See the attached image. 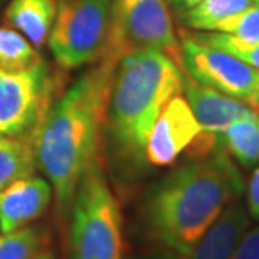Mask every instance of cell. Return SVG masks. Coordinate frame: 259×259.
Listing matches in <instances>:
<instances>
[{
  "mask_svg": "<svg viewBox=\"0 0 259 259\" xmlns=\"http://www.w3.org/2000/svg\"><path fill=\"white\" fill-rule=\"evenodd\" d=\"M35 168L32 143L25 138L0 135V190L15 180L30 177Z\"/></svg>",
  "mask_w": 259,
  "mask_h": 259,
  "instance_id": "cell-15",
  "label": "cell"
},
{
  "mask_svg": "<svg viewBox=\"0 0 259 259\" xmlns=\"http://www.w3.org/2000/svg\"><path fill=\"white\" fill-rule=\"evenodd\" d=\"M113 0H58L49 46L63 69L100 63L108 53Z\"/></svg>",
  "mask_w": 259,
  "mask_h": 259,
  "instance_id": "cell-5",
  "label": "cell"
},
{
  "mask_svg": "<svg viewBox=\"0 0 259 259\" xmlns=\"http://www.w3.org/2000/svg\"><path fill=\"white\" fill-rule=\"evenodd\" d=\"M140 49H157L184 67L182 51L163 0H113L111 34L105 58L120 61L121 56Z\"/></svg>",
  "mask_w": 259,
  "mask_h": 259,
  "instance_id": "cell-6",
  "label": "cell"
},
{
  "mask_svg": "<svg viewBox=\"0 0 259 259\" xmlns=\"http://www.w3.org/2000/svg\"><path fill=\"white\" fill-rule=\"evenodd\" d=\"M34 259H54V256H53V252H51V251H42V252H39V254L35 256Z\"/></svg>",
  "mask_w": 259,
  "mask_h": 259,
  "instance_id": "cell-23",
  "label": "cell"
},
{
  "mask_svg": "<svg viewBox=\"0 0 259 259\" xmlns=\"http://www.w3.org/2000/svg\"><path fill=\"white\" fill-rule=\"evenodd\" d=\"M37 51L12 27H0V69L22 71L40 63Z\"/></svg>",
  "mask_w": 259,
  "mask_h": 259,
  "instance_id": "cell-16",
  "label": "cell"
},
{
  "mask_svg": "<svg viewBox=\"0 0 259 259\" xmlns=\"http://www.w3.org/2000/svg\"><path fill=\"white\" fill-rule=\"evenodd\" d=\"M2 2H4V0H0V5H2Z\"/></svg>",
  "mask_w": 259,
  "mask_h": 259,
  "instance_id": "cell-25",
  "label": "cell"
},
{
  "mask_svg": "<svg viewBox=\"0 0 259 259\" xmlns=\"http://www.w3.org/2000/svg\"><path fill=\"white\" fill-rule=\"evenodd\" d=\"M242 190L244 180L219 142L207 157L190 158L152 189L145 204L150 234L184 254Z\"/></svg>",
  "mask_w": 259,
  "mask_h": 259,
  "instance_id": "cell-2",
  "label": "cell"
},
{
  "mask_svg": "<svg viewBox=\"0 0 259 259\" xmlns=\"http://www.w3.org/2000/svg\"><path fill=\"white\" fill-rule=\"evenodd\" d=\"M219 138L226 152L242 167L252 168L259 163V113L231 123Z\"/></svg>",
  "mask_w": 259,
  "mask_h": 259,
  "instance_id": "cell-14",
  "label": "cell"
},
{
  "mask_svg": "<svg viewBox=\"0 0 259 259\" xmlns=\"http://www.w3.org/2000/svg\"><path fill=\"white\" fill-rule=\"evenodd\" d=\"M53 189L40 177H25L15 180L0 190V231L10 232L44 214L51 204Z\"/></svg>",
  "mask_w": 259,
  "mask_h": 259,
  "instance_id": "cell-11",
  "label": "cell"
},
{
  "mask_svg": "<svg viewBox=\"0 0 259 259\" xmlns=\"http://www.w3.org/2000/svg\"><path fill=\"white\" fill-rule=\"evenodd\" d=\"M184 88V67L157 49L121 56L115 67L108 121L123 152L140 160L155 120Z\"/></svg>",
  "mask_w": 259,
  "mask_h": 259,
  "instance_id": "cell-3",
  "label": "cell"
},
{
  "mask_svg": "<svg viewBox=\"0 0 259 259\" xmlns=\"http://www.w3.org/2000/svg\"><path fill=\"white\" fill-rule=\"evenodd\" d=\"M44 244L37 227H20L0 236V259H34Z\"/></svg>",
  "mask_w": 259,
  "mask_h": 259,
  "instance_id": "cell-18",
  "label": "cell"
},
{
  "mask_svg": "<svg viewBox=\"0 0 259 259\" xmlns=\"http://www.w3.org/2000/svg\"><path fill=\"white\" fill-rule=\"evenodd\" d=\"M118 61L103 58L51 103L32 133L35 162L53 185L61 214L71 209L76 189L98 165Z\"/></svg>",
  "mask_w": 259,
  "mask_h": 259,
  "instance_id": "cell-1",
  "label": "cell"
},
{
  "mask_svg": "<svg viewBox=\"0 0 259 259\" xmlns=\"http://www.w3.org/2000/svg\"><path fill=\"white\" fill-rule=\"evenodd\" d=\"M257 2H259V0H257Z\"/></svg>",
  "mask_w": 259,
  "mask_h": 259,
  "instance_id": "cell-27",
  "label": "cell"
},
{
  "mask_svg": "<svg viewBox=\"0 0 259 259\" xmlns=\"http://www.w3.org/2000/svg\"><path fill=\"white\" fill-rule=\"evenodd\" d=\"M246 209L251 219L259 221V165L254 170V174H252L249 185H247Z\"/></svg>",
  "mask_w": 259,
  "mask_h": 259,
  "instance_id": "cell-22",
  "label": "cell"
},
{
  "mask_svg": "<svg viewBox=\"0 0 259 259\" xmlns=\"http://www.w3.org/2000/svg\"><path fill=\"white\" fill-rule=\"evenodd\" d=\"M232 259H259V226L241 237Z\"/></svg>",
  "mask_w": 259,
  "mask_h": 259,
  "instance_id": "cell-21",
  "label": "cell"
},
{
  "mask_svg": "<svg viewBox=\"0 0 259 259\" xmlns=\"http://www.w3.org/2000/svg\"><path fill=\"white\" fill-rule=\"evenodd\" d=\"M59 90V76L42 61L22 71L0 69V135L34 133Z\"/></svg>",
  "mask_w": 259,
  "mask_h": 259,
  "instance_id": "cell-7",
  "label": "cell"
},
{
  "mask_svg": "<svg viewBox=\"0 0 259 259\" xmlns=\"http://www.w3.org/2000/svg\"><path fill=\"white\" fill-rule=\"evenodd\" d=\"M254 0H202L187 12V24L199 30H214L222 20L242 12Z\"/></svg>",
  "mask_w": 259,
  "mask_h": 259,
  "instance_id": "cell-17",
  "label": "cell"
},
{
  "mask_svg": "<svg viewBox=\"0 0 259 259\" xmlns=\"http://www.w3.org/2000/svg\"><path fill=\"white\" fill-rule=\"evenodd\" d=\"M202 133V126L190 110L189 103L175 95L162 108L145 143V158L155 167L172 165L195 138Z\"/></svg>",
  "mask_w": 259,
  "mask_h": 259,
  "instance_id": "cell-9",
  "label": "cell"
},
{
  "mask_svg": "<svg viewBox=\"0 0 259 259\" xmlns=\"http://www.w3.org/2000/svg\"><path fill=\"white\" fill-rule=\"evenodd\" d=\"M251 226V217L241 202H231L187 252L177 259H232L241 237Z\"/></svg>",
  "mask_w": 259,
  "mask_h": 259,
  "instance_id": "cell-12",
  "label": "cell"
},
{
  "mask_svg": "<svg viewBox=\"0 0 259 259\" xmlns=\"http://www.w3.org/2000/svg\"><path fill=\"white\" fill-rule=\"evenodd\" d=\"M58 0H10L4 20L19 30L34 48H42L53 30Z\"/></svg>",
  "mask_w": 259,
  "mask_h": 259,
  "instance_id": "cell-13",
  "label": "cell"
},
{
  "mask_svg": "<svg viewBox=\"0 0 259 259\" xmlns=\"http://www.w3.org/2000/svg\"><path fill=\"white\" fill-rule=\"evenodd\" d=\"M184 69L199 81L259 113V69L229 53L200 42L194 34L180 32Z\"/></svg>",
  "mask_w": 259,
  "mask_h": 259,
  "instance_id": "cell-8",
  "label": "cell"
},
{
  "mask_svg": "<svg viewBox=\"0 0 259 259\" xmlns=\"http://www.w3.org/2000/svg\"><path fill=\"white\" fill-rule=\"evenodd\" d=\"M72 259H121L123 234L120 207L101 168L84 174L72 200Z\"/></svg>",
  "mask_w": 259,
  "mask_h": 259,
  "instance_id": "cell-4",
  "label": "cell"
},
{
  "mask_svg": "<svg viewBox=\"0 0 259 259\" xmlns=\"http://www.w3.org/2000/svg\"><path fill=\"white\" fill-rule=\"evenodd\" d=\"M187 103L202 130L221 137L226 128L251 113H256L244 103L224 95L210 86L200 84L192 76L184 72V88Z\"/></svg>",
  "mask_w": 259,
  "mask_h": 259,
  "instance_id": "cell-10",
  "label": "cell"
},
{
  "mask_svg": "<svg viewBox=\"0 0 259 259\" xmlns=\"http://www.w3.org/2000/svg\"><path fill=\"white\" fill-rule=\"evenodd\" d=\"M145 259H177V257H172V256H167V254H158V256H150V257H145Z\"/></svg>",
  "mask_w": 259,
  "mask_h": 259,
  "instance_id": "cell-24",
  "label": "cell"
},
{
  "mask_svg": "<svg viewBox=\"0 0 259 259\" xmlns=\"http://www.w3.org/2000/svg\"><path fill=\"white\" fill-rule=\"evenodd\" d=\"M214 32L231 34L247 42H259V2H254L242 12L222 20Z\"/></svg>",
  "mask_w": 259,
  "mask_h": 259,
  "instance_id": "cell-20",
  "label": "cell"
},
{
  "mask_svg": "<svg viewBox=\"0 0 259 259\" xmlns=\"http://www.w3.org/2000/svg\"><path fill=\"white\" fill-rule=\"evenodd\" d=\"M254 2H257V0H254Z\"/></svg>",
  "mask_w": 259,
  "mask_h": 259,
  "instance_id": "cell-26",
  "label": "cell"
},
{
  "mask_svg": "<svg viewBox=\"0 0 259 259\" xmlns=\"http://www.w3.org/2000/svg\"><path fill=\"white\" fill-rule=\"evenodd\" d=\"M200 42L209 44L212 48L222 49L234 58L244 61L246 64L259 69V42H247L239 37L224 32H209V34H194Z\"/></svg>",
  "mask_w": 259,
  "mask_h": 259,
  "instance_id": "cell-19",
  "label": "cell"
}]
</instances>
